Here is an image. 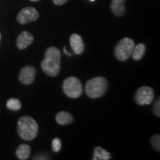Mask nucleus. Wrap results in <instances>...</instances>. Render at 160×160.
<instances>
[{"label": "nucleus", "mask_w": 160, "mask_h": 160, "mask_svg": "<svg viewBox=\"0 0 160 160\" xmlns=\"http://www.w3.org/2000/svg\"><path fill=\"white\" fill-rule=\"evenodd\" d=\"M30 153H31V148L26 144H22L18 147L16 151V155L17 158L21 160H25L28 159Z\"/></svg>", "instance_id": "obj_13"}, {"label": "nucleus", "mask_w": 160, "mask_h": 160, "mask_svg": "<svg viewBox=\"0 0 160 160\" xmlns=\"http://www.w3.org/2000/svg\"><path fill=\"white\" fill-rule=\"evenodd\" d=\"M125 0H112L111 8L113 13L117 17H122L125 13Z\"/></svg>", "instance_id": "obj_11"}, {"label": "nucleus", "mask_w": 160, "mask_h": 160, "mask_svg": "<svg viewBox=\"0 0 160 160\" xmlns=\"http://www.w3.org/2000/svg\"><path fill=\"white\" fill-rule=\"evenodd\" d=\"M151 143L152 147L159 152L160 150V136L159 134L153 135L151 139Z\"/></svg>", "instance_id": "obj_17"}, {"label": "nucleus", "mask_w": 160, "mask_h": 160, "mask_svg": "<svg viewBox=\"0 0 160 160\" xmlns=\"http://www.w3.org/2000/svg\"><path fill=\"white\" fill-rule=\"evenodd\" d=\"M61 65V52L56 47H51L45 53V59L42 62V69L50 77L59 74Z\"/></svg>", "instance_id": "obj_1"}, {"label": "nucleus", "mask_w": 160, "mask_h": 160, "mask_svg": "<svg viewBox=\"0 0 160 160\" xmlns=\"http://www.w3.org/2000/svg\"><path fill=\"white\" fill-rule=\"evenodd\" d=\"M6 106L8 108L12 110V111H18L21 108L22 104L19 99H16V98H11L7 101Z\"/></svg>", "instance_id": "obj_16"}, {"label": "nucleus", "mask_w": 160, "mask_h": 160, "mask_svg": "<svg viewBox=\"0 0 160 160\" xmlns=\"http://www.w3.org/2000/svg\"><path fill=\"white\" fill-rule=\"evenodd\" d=\"M153 113L157 116V117H160V102H159V99L156 102L154 105H153Z\"/></svg>", "instance_id": "obj_19"}, {"label": "nucleus", "mask_w": 160, "mask_h": 160, "mask_svg": "<svg viewBox=\"0 0 160 160\" xmlns=\"http://www.w3.org/2000/svg\"><path fill=\"white\" fill-rule=\"evenodd\" d=\"M146 47L143 43H139L137 45L134 46L133 53H132V58L136 61H139L144 57L145 53Z\"/></svg>", "instance_id": "obj_15"}, {"label": "nucleus", "mask_w": 160, "mask_h": 160, "mask_svg": "<svg viewBox=\"0 0 160 160\" xmlns=\"http://www.w3.org/2000/svg\"><path fill=\"white\" fill-rule=\"evenodd\" d=\"M108 88V82L107 79L102 77H97L87 82L85 85V91L90 98L97 99L104 96Z\"/></svg>", "instance_id": "obj_3"}, {"label": "nucleus", "mask_w": 160, "mask_h": 160, "mask_svg": "<svg viewBox=\"0 0 160 160\" xmlns=\"http://www.w3.org/2000/svg\"><path fill=\"white\" fill-rule=\"evenodd\" d=\"M36 76V69L33 66H26L21 70L19 79L24 85H31L34 82Z\"/></svg>", "instance_id": "obj_8"}, {"label": "nucleus", "mask_w": 160, "mask_h": 160, "mask_svg": "<svg viewBox=\"0 0 160 160\" xmlns=\"http://www.w3.org/2000/svg\"><path fill=\"white\" fill-rule=\"evenodd\" d=\"M33 42V37L29 32L23 31L17 38V45L19 50H24L31 45Z\"/></svg>", "instance_id": "obj_10"}, {"label": "nucleus", "mask_w": 160, "mask_h": 160, "mask_svg": "<svg viewBox=\"0 0 160 160\" xmlns=\"http://www.w3.org/2000/svg\"><path fill=\"white\" fill-rule=\"evenodd\" d=\"M0 40H1V34H0Z\"/></svg>", "instance_id": "obj_23"}, {"label": "nucleus", "mask_w": 160, "mask_h": 160, "mask_svg": "<svg viewBox=\"0 0 160 160\" xmlns=\"http://www.w3.org/2000/svg\"><path fill=\"white\" fill-rule=\"evenodd\" d=\"M134 41L131 38H123L115 47L114 53L119 61H126L131 57L134 48Z\"/></svg>", "instance_id": "obj_4"}, {"label": "nucleus", "mask_w": 160, "mask_h": 160, "mask_svg": "<svg viewBox=\"0 0 160 160\" xmlns=\"http://www.w3.org/2000/svg\"><path fill=\"white\" fill-rule=\"evenodd\" d=\"M68 0H53V3L57 5H62L67 2Z\"/></svg>", "instance_id": "obj_20"}, {"label": "nucleus", "mask_w": 160, "mask_h": 160, "mask_svg": "<svg viewBox=\"0 0 160 160\" xmlns=\"http://www.w3.org/2000/svg\"><path fill=\"white\" fill-rule=\"evenodd\" d=\"M91 1H94V0H91Z\"/></svg>", "instance_id": "obj_24"}, {"label": "nucleus", "mask_w": 160, "mask_h": 160, "mask_svg": "<svg viewBox=\"0 0 160 160\" xmlns=\"http://www.w3.org/2000/svg\"><path fill=\"white\" fill-rule=\"evenodd\" d=\"M31 2H38V1H39V0H31Z\"/></svg>", "instance_id": "obj_22"}, {"label": "nucleus", "mask_w": 160, "mask_h": 160, "mask_svg": "<svg viewBox=\"0 0 160 160\" xmlns=\"http://www.w3.org/2000/svg\"><path fill=\"white\" fill-rule=\"evenodd\" d=\"M154 97V91L148 86H142L137 90L134 96V99L138 105H150Z\"/></svg>", "instance_id": "obj_6"}, {"label": "nucleus", "mask_w": 160, "mask_h": 160, "mask_svg": "<svg viewBox=\"0 0 160 160\" xmlns=\"http://www.w3.org/2000/svg\"><path fill=\"white\" fill-rule=\"evenodd\" d=\"M111 159V154L106 150L101 147H97L93 153V160H109Z\"/></svg>", "instance_id": "obj_14"}, {"label": "nucleus", "mask_w": 160, "mask_h": 160, "mask_svg": "<svg viewBox=\"0 0 160 160\" xmlns=\"http://www.w3.org/2000/svg\"><path fill=\"white\" fill-rule=\"evenodd\" d=\"M62 143L59 138H55L52 142V148L54 152H59L61 149Z\"/></svg>", "instance_id": "obj_18"}, {"label": "nucleus", "mask_w": 160, "mask_h": 160, "mask_svg": "<svg viewBox=\"0 0 160 160\" xmlns=\"http://www.w3.org/2000/svg\"><path fill=\"white\" fill-rule=\"evenodd\" d=\"M39 17V13L33 7H27L22 9L17 15V21L20 24H27L36 21Z\"/></svg>", "instance_id": "obj_7"}, {"label": "nucleus", "mask_w": 160, "mask_h": 160, "mask_svg": "<svg viewBox=\"0 0 160 160\" xmlns=\"http://www.w3.org/2000/svg\"><path fill=\"white\" fill-rule=\"evenodd\" d=\"M64 52H65V53L67 56H69V57H71V53H69V52H68V51L67 50H66V48H65V47L64 48Z\"/></svg>", "instance_id": "obj_21"}, {"label": "nucleus", "mask_w": 160, "mask_h": 160, "mask_svg": "<svg viewBox=\"0 0 160 160\" xmlns=\"http://www.w3.org/2000/svg\"><path fill=\"white\" fill-rule=\"evenodd\" d=\"M63 91L68 97L72 99L79 98L82 93V86L79 79L71 77L64 81L62 85Z\"/></svg>", "instance_id": "obj_5"}, {"label": "nucleus", "mask_w": 160, "mask_h": 160, "mask_svg": "<svg viewBox=\"0 0 160 160\" xmlns=\"http://www.w3.org/2000/svg\"><path fill=\"white\" fill-rule=\"evenodd\" d=\"M56 121L61 125H68L73 122V117L68 112L61 111L56 115Z\"/></svg>", "instance_id": "obj_12"}, {"label": "nucleus", "mask_w": 160, "mask_h": 160, "mask_svg": "<svg viewBox=\"0 0 160 160\" xmlns=\"http://www.w3.org/2000/svg\"><path fill=\"white\" fill-rule=\"evenodd\" d=\"M18 133L19 137L26 141H31L37 136L39 127L37 122L28 116L21 117L18 122Z\"/></svg>", "instance_id": "obj_2"}, {"label": "nucleus", "mask_w": 160, "mask_h": 160, "mask_svg": "<svg viewBox=\"0 0 160 160\" xmlns=\"http://www.w3.org/2000/svg\"><path fill=\"white\" fill-rule=\"evenodd\" d=\"M70 44H71L72 50L76 54L79 55L83 53L85 50V45L79 35L77 33L72 34L70 38Z\"/></svg>", "instance_id": "obj_9"}]
</instances>
